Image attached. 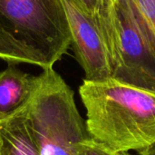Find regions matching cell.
I'll list each match as a JSON object with an SVG mask.
<instances>
[{
    "instance_id": "cell-10",
    "label": "cell",
    "mask_w": 155,
    "mask_h": 155,
    "mask_svg": "<svg viewBox=\"0 0 155 155\" xmlns=\"http://www.w3.org/2000/svg\"><path fill=\"white\" fill-rule=\"evenodd\" d=\"M76 155H119V153L110 151L90 138L78 144Z\"/></svg>"
},
{
    "instance_id": "cell-6",
    "label": "cell",
    "mask_w": 155,
    "mask_h": 155,
    "mask_svg": "<svg viewBox=\"0 0 155 155\" xmlns=\"http://www.w3.org/2000/svg\"><path fill=\"white\" fill-rule=\"evenodd\" d=\"M14 64L0 72V118L25 105L36 84V76L23 72Z\"/></svg>"
},
{
    "instance_id": "cell-15",
    "label": "cell",
    "mask_w": 155,
    "mask_h": 155,
    "mask_svg": "<svg viewBox=\"0 0 155 155\" xmlns=\"http://www.w3.org/2000/svg\"><path fill=\"white\" fill-rule=\"evenodd\" d=\"M0 155H3V153H2V152H1V150H0Z\"/></svg>"
},
{
    "instance_id": "cell-14",
    "label": "cell",
    "mask_w": 155,
    "mask_h": 155,
    "mask_svg": "<svg viewBox=\"0 0 155 155\" xmlns=\"http://www.w3.org/2000/svg\"><path fill=\"white\" fill-rule=\"evenodd\" d=\"M0 147H1V134H0Z\"/></svg>"
},
{
    "instance_id": "cell-5",
    "label": "cell",
    "mask_w": 155,
    "mask_h": 155,
    "mask_svg": "<svg viewBox=\"0 0 155 155\" xmlns=\"http://www.w3.org/2000/svg\"><path fill=\"white\" fill-rule=\"evenodd\" d=\"M66 11L74 52L84 71V80L103 82L112 79L110 55L94 17L75 0H62Z\"/></svg>"
},
{
    "instance_id": "cell-7",
    "label": "cell",
    "mask_w": 155,
    "mask_h": 155,
    "mask_svg": "<svg viewBox=\"0 0 155 155\" xmlns=\"http://www.w3.org/2000/svg\"><path fill=\"white\" fill-rule=\"evenodd\" d=\"M3 155H39L26 118V104L8 116L0 118Z\"/></svg>"
},
{
    "instance_id": "cell-4",
    "label": "cell",
    "mask_w": 155,
    "mask_h": 155,
    "mask_svg": "<svg viewBox=\"0 0 155 155\" xmlns=\"http://www.w3.org/2000/svg\"><path fill=\"white\" fill-rule=\"evenodd\" d=\"M119 56L112 79L155 93V29L134 0H114Z\"/></svg>"
},
{
    "instance_id": "cell-1",
    "label": "cell",
    "mask_w": 155,
    "mask_h": 155,
    "mask_svg": "<svg viewBox=\"0 0 155 155\" xmlns=\"http://www.w3.org/2000/svg\"><path fill=\"white\" fill-rule=\"evenodd\" d=\"M79 94L92 140L115 153L154 145L155 93L110 79L84 80Z\"/></svg>"
},
{
    "instance_id": "cell-11",
    "label": "cell",
    "mask_w": 155,
    "mask_h": 155,
    "mask_svg": "<svg viewBox=\"0 0 155 155\" xmlns=\"http://www.w3.org/2000/svg\"><path fill=\"white\" fill-rule=\"evenodd\" d=\"M155 29V0H134Z\"/></svg>"
},
{
    "instance_id": "cell-2",
    "label": "cell",
    "mask_w": 155,
    "mask_h": 155,
    "mask_svg": "<svg viewBox=\"0 0 155 155\" xmlns=\"http://www.w3.org/2000/svg\"><path fill=\"white\" fill-rule=\"evenodd\" d=\"M26 118L39 155H76L78 144L90 139L73 90L53 67L36 75Z\"/></svg>"
},
{
    "instance_id": "cell-12",
    "label": "cell",
    "mask_w": 155,
    "mask_h": 155,
    "mask_svg": "<svg viewBox=\"0 0 155 155\" xmlns=\"http://www.w3.org/2000/svg\"><path fill=\"white\" fill-rule=\"evenodd\" d=\"M138 155H155V144L142 152H139Z\"/></svg>"
},
{
    "instance_id": "cell-9",
    "label": "cell",
    "mask_w": 155,
    "mask_h": 155,
    "mask_svg": "<svg viewBox=\"0 0 155 155\" xmlns=\"http://www.w3.org/2000/svg\"><path fill=\"white\" fill-rule=\"evenodd\" d=\"M0 59L10 64L25 63L45 68L43 58L0 27Z\"/></svg>"
},
{
    "instance_id": "cell-3",
    "label": "cell",
    "mask_w": 155,
    "mask_h": 155,
    "mask_svg": "<svg viewBox=\"0 0 155 155\" xmlns=\"http://www.w3.org/2000/svg\"><path fill=\"white\" fill-rule=\"evenodd\" d=\"M0 27L37 53L46 67H53L72 44L62 0H0Z\"/></svg>"
},
{
    "instance_id": "cell-13",
    "label": "cell",
    "mask_w": 155,
    "mask_h": 155,
    "mask_svg": "<svg viewBox=\"0 0 155 155\" xmlns=\"http://www.w3.org/2000/svg\"><path fill=\"white\" fill-rule=\"evenodd\" d=\"M119 155H133V154H131L130 153H119Z\"/></svg>"
},
{
    "instance_id": "cell-8",
    "label": "cell",
    "mask_w": 155,
    "mask_h": 155,
    "mask_svg": "<svg viewBox=\"0 0 155 155\" xmlns=\"http://www.w3.org/2000/svg\"><path fill=\"white\" fill-rule=\"evenodd\" d=\"M80 6L91 15L102 33L108 47L117 43L114 0H75Z\"/></svg>"
}]
</instances>
